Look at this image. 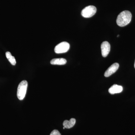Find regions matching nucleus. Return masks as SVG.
Returning a JSON list of instances; mask_svg holds the SVG:
<instances>
[{
	"mask_svg": "<svg viewBox=\"0 0 135 135\" xmlns=\"http://www.w3.org/2000/svg\"><path fill=\"white\" fill-rule=\"evenodd\" d=\"M132 14L128 11H124L119 14L116 23L119 26L124 27L129 24L132 19Z\"/></svg>",
	"mask_w": 135,
	"mask_h": 135,
	"instance_id": "nucleus-1",
	"label": "nucleus"
},
{
	"mask_svg": "<svg viewBox=\"0 0 135 135\" xmlns=\"http://www.w3.org/2000/svg\"><path fill=\"white\" fill-rule=\"evenodd\" d=\"M28 83L26 80L22 81L20 83L18 87L17 97L20 100L24 99L26 94Z\"/></svg>",
	"mask_w": 135,
	"mask_h": 135,
	"instance_id": "nucleus-2",
	"label": "nucleus"
},
{
	"mask_svg": "<svg viewBox=\"0 0 135 135\" xmlns=\"http://www.w3.org/2000/svg\"><path fill=\"white\" fill-rule=\"evenodd\" d=\"M97 10L95 6L90 5L82 10L81 15L84 18H90L95 14Z\"/></svg>",
	"mask_w": 135,
	"mask_h": 135,
	"instance_id": "nucleus-3",
	"label": "nucleus"
},
{
	"mask_svg": "<svg viewBox=\"0 0 135 135\" xmlns=\"http://www.w3.org/2000/svg\"><path fill=\"white\" fill-rule=\"evenodd\" d=\"M70 45L66 42H62L56 46L55 48V51L56 53L60 54L66 53L69 50Z\"/></svg>",
	"mask_w": 135,
	"mask_h": 135,
	"instance_id": "nucleus-4",
	"label": "nucleus"
},
{
	"mask_svg": "<svg viewBox=\"0 0 135 135\" xmlns=\"http://www.w3.org/2000/svg\"><path fill=\"white\" fill-rule=\"evenodd\" d=\"M101 53L103 57H106L110 50V45L107 41H104L101 45Z\"/></svg>",
	"mask_w": 135,
	"mask_h": 135,
	"instance_id": "nucleus-5",
	"label": "nucleus"
},
{
	"mask_svg": "<svg viewBox=\"0 0 135 135\" xmlns=\"http://www.w3.org/2000/svg\"><path fill=\"white\" fill-rule=\"evenodd\" d=\"M119 65L117 63H115L112 65L108 68L104 73V76L105 77H109L112 74L116 72L119 68Z\"/></svg>",
	"mask_w": 135,
	"mask_h": 135,
	"instance_id": "nucleus-6",
	"label": "nucleus"
},
{
	"mask_svg": "<svg viewBox=\"0 0 135 135\" xmlns=\"http://www.w3.org/2000/svg\"><path fill=\"white\" fill-rule=\"evenodd\" d=\"M123 90V88L122 86L114 84L109 88V92L111 94H114L120 93Z\"/></svg>",
	"mask_w": 135,
	"mask_h": 135,
	"instance_id": "nucleus-7",
	"label": "nucleus"
},
{
	"mask_svg": "<svg viewBox=\"0 0 135 135\" xmlns=\"http://www.w3.org/2000/svg\"><path fill=\"white\" fill-rule=\"evenodd\" d=\"M66 59L63 58H56L52 59L50 61V64L52 65H64L66 63Z\"/></svg>",
	"mask_w": 135,
	"mask_h": 135,
	"instance_id": "nucleus-8",
	"label": "nucleus"
},
{
	"mask_svg": "<svg viewBox=\"0 0 135 135\" xmlns=\"http://www.w3.org/2000/svg\"><path fill=\"white\" fill-rule=\"evenodd\" d=\"M76 120L74 118H71L70 120H65L63 122V126L66 128L70 129L75 125Z\"/></svg>",
	"mask_w": 135,
	"mask_h": 135,
	"instance_id": "nucleus-9",
	"label": "nucleus"
},
{
	"mask_svg": "<svg viewBox=\"0 0 135 135\" xmlns=\"http://www.w3.org/2000/svg\"><path fill=\"white\" fill-rule=\"evenodd\" d=\"M5 55H6V57L7 58L8 60H9L11 64L12 65H16V59H15V57L11 55L10 52L9 51H7V52H6Z\"/></svg>",
	"mask_w": 135,
	"mask_h": 135,
	"instance_id": "nucleus-10",
	"label": "nucleus"
},
{
	"mask_svg": "<svg viewBox=\"0 0 135 135\" xmlns=\"http://www.w3.org/2000/svg\"><path fill=\"white\" fill-rule=\"evenodd\" d=\"M50 135H61V134L58 130L55 129L51 132Z\"/></svg>",
	"mask_w": 135,
	"mask_h": 135,
	"instance_id": "nucleus-11",
	"label": "nucleus"
},
{
	"mask_svg": "<svg viewBox=\"0 0 135 135\" xmlns=\"http://www.w3.org/2000/svg\"><path fill=\"white\" fill-rule=\"evenodd\" d=\"M65 128L64 127V128H63V129H65Z\"/></svg>",
	"mask_w": 135,
	"mask_h": 135,
	"instance_id": "nucleus-12",
	"label": "nucleus"
},
{
	"mask_svg": "<svg viewBox=\"0 0 135 135\" xmlns=\"http://www.w3.org/2000/svg\"><path fill=\"white\" fill-rule=\"evenodd\" d=\"M134 67L135 68V63H134Z\"/></svg>",
	"mask_w": 135,
	"mask_h": 135,
	"instance_id": "nucleus-13",
	"label": "nucleus"
},
{
	"mask_svg": "<svg viewBox=\"0 0 135 135\" xmlns=\"http://www.w3.org/2000/svg\"><path fill=\"white\" fill-rule=\"evenodd\" d=\"M119 35H118V36H117V37H119Z\"/></svg>",
	"mask_w": 135,
	"mask_h": 135,
	"instance_id": "nucleus-14",
	"label": "nucleus"
}]
</instances>
